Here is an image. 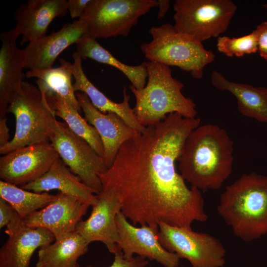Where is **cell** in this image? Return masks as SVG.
Returning a JSON list of instances; mask_svg holds the SVG:
<instances>
[{"instance_id":"obj_22","label":"cell","mask_w":267,"mask_h":267,"mask_svg":"<svg viewBox=\"0 0 267 267\" xmlns=\"http://www.w3.org/2000/svg\"><path fill=\"white\" fill-rule=\"evenodd\" d=\"M211 80L216 89L229 91L236 97L241 114L267 123V88L231 82L216 70L212 72Z\"/></svg>"},{"instance_id":"obj_33","label":"cell","mask_w":267,"mask_h":267,"mask_svg":"<svg viewBox=\"0 0 267 267\" xmlns=\"http://www.w3.org/2000/svg\"><path fill=\"white\" fill-rule=\"evenodd\" d=\"M6 117L0 118V147L7 144L10 140Z\"/></svg>"},{"instance_id":"obj_21","label":"cell","mask_w":267,"mask_h":267,"mask_svg":"<svg viewBox=\"0 0 267 267\" xmlns=\"http://www.w3.org/2000/svg\"><path fill=\"white\" fill-rule=\"evenodd\" d=\"M20 187L37 193L58 190L91 206L97 201V192L84 184L60 157L43 176Z\"/></svg>"},{"instance_id":"obj_3","label":"cell","mask_w":267,"mask_h":267,"mask_svg":"<svg viewBox=\"0 0 267 267\" xmlns=\"http://www.w3.org/2000/svg\"><path fill=\"white\" fill-rule=\"evenodd\" d=\"M217 211L233 234L245 242L267 234V176L243 174L226 187Z\"/></svg>"},{"instance_id":"obj_18","label":"cell","mask_w":267,"mask_h":267,"mask_svg":"<svg viewBox=\"0 0 267 267\" xmlns=\"http://www.w3.org/2000/svg\"><path fill=\"white\" fill-rule=\"evenodd\" d=\"M67 12L66 0H29L26 4L20 5L14 14L16 24L14 28L22 36L20 44L44 37L51 21Z\"/></svg>"},{"instance_id":"obj_31","label":"cell","mask_w":267,"mask_h":267,"mask_svg":"<svg viewBox=\"0 0 267 267\" xmlns=\"http://www.w3.org/2000/svg\"><path fill=\"white\" fill-rule=\"evenodd\" d=\"M258 41V51L261 57L267 61V21H263L255 29Z\"/></svg>"},{"instance_id":"obj_7","label":"cell","mask_w":267,"mask_h":267,"mask_svg":"<svg viewBox=\"0 0 267 267\" xmlns=\"http://www.w3.org/2000/svg\"><path fill=\"white\" fill-rule=\"evenodd\" d=\"M173 8L175 30L202 43L226 31L237 6L230 0H176Z\"/></svg>"},{"instance_id":"obj_35","label":"cell","mask_w":267,"mask_h":267,"mask_svg":"<svg viewBox=\"0 0 267 267\" xmlns=\"http://www.w3.org/2000/svg\"><path fill=\"white\" fill-rule=\"evenodd\" d=\"M262 6L267 9V3L263 4Z\"/></svg>"},{"instance_id":"obj_25","label":"cell","mask_w":267,"mask_h":267,"mask_svg":"<svg viewBox=\"0 0 267 267\" xmlns=\"http://www.w3.org/2000/svg\"><path fill=\"white\" fill-rule=\"evenodd\" d=\"M72 72L62 65L45 70H29L25 73L26 78H38L36 81L38 87L46 95L58 94L81 111L72 83Z\"/></svg>"},{"instance_id":"obj_14","label":"cell","mask_w":267,"mask_h":267,"mask_svg":"<svg viewBox=\"0 0 267 267\" xmlns=\"http://www.w3.org/2000/svg\"><path fill=\"white\" fill-rule=\"evenodd\" d=\"M6 227L8 238L0 249V267H30L35 251L55 240L49 230L29 227L20 217Z\"/></svg>"},{"instance_id":"obj_8","label":"cell","mask_w":267,"mask_h":267,"mask_svg":"<svg viewBox=\"0 0 267 267\" xmlns=\"http://www.w3.org/2000/svg\"><path fill=\"white\" fill-rule=\"evenodd\" d=\"M158 5L156 0H93L79 20L95 39L127 36L139 18Z\"/></svg>"},{"instance_id":"obj_10","label":"cell","mask_w":267,"mask_h":267,"mask_svg":"<svg viewBox=\"0 0 267 267\" xmlns=\"http://www.w3.org/2000/svg\"><path fill=\"white\" fill-rule=\"evenodd\" d=\"M66 165L97 194L102 190L98 175L108 169L104 158L64 122L56 121L49 141Z\"/></svg>"},{"instance_id":"obj_11","label":"cell","mask_w":267,"mask_h":267,"mask_svg":"<svg viewBox=\"0 0 267 267\" xmlns=\"http://www.w3.org/2000/svg\"><path fill=\"white\" fill-rule=\"evenodd\" d=\"M59 158L50 141L19 147L0 158V178L21 186L43 176Z\"/></svg>"},{"instance_id":"obj_2","label":"cell","mask_w":267,"mask_h":267,"mask_svg":"<svg viewBox=\"0 0 267 267\" xmlns=\"http://www.w3.org/2000/svg\"><path fill=\"white\" fill-rule=\"evenodd\" d=\"M233 146L226 131L218 125L199 126L186 137L178 159L180 174L200 191L219 189L231 174Z\"/></svg>"},{"instance_id":"obj_16","label":"cell","mask_w":267,"mask_h":267,"mask_svg":"<svg viewBox=\"0 0 267 267\" xmlns=\"http://www.w3.org/2000/svg\"><path fill=\"white\" fill-rule=\"evenodd\" d=\"M85 119L97 131L102 142L104 160L108 169L113 163L122 144L136 133L118 115L112 112L104 113L96 108L87 95L76 92Z\"/></svg>"},{"instance_id":"obj_12","label":"cell","mask_w":267,"mask_h":267,"mask_svg":"<svg viewBox=\"0 0 267 267\" xmlns=\"http://www.w3.org/2000/svg\"><path fill=\"white\" fill-rule=\"evenodd\" d=\"M116 223L119 235L117 248L121 250L125 258L130 259L137 254L155 261L164 267H178L179 257L166 250L160 243L159 228L148 225L136 226L121 212L116 217Z\"/></svg>"},{"instance_id":"obj_17","label":"cell","mask_w":267,"mask_h":267,"mask_svg":"<svg viewBox=\"0 0 267 267\" xmlns=\"http://www.w3.org/2000/svg\"><path fill=\"white\" fill-rule=\"evenodd\" d=\"M84 25L79 19L64 24L58 31L29 43L22 49L24 68L29 70L52 68L56 59L67 47L77 44L86 34Z\"/></svg>"},{"instance_id":"obj_13","label":"cell","mask_w":267,"mask_h":267,"mask_svg":"<svg viewBox=\"0 0 267 267\" xmlns=\"http://www.w3.org/2000/svg\"><path fill=\"white\" fill-rule=\"evenodd\" d=\"M96 195L97 201L90 216L78 224L76 231L89 244L102 242L114 254L119 240L116 217L121 212L122 203L117 194L110 189H103Z\"/></svg>"},{"instance_id":"obj_23","label":"cell","mask_w":267,"mask_h":267,"mask_svg":"<svg viewBox=\"0 0 267 267\" xmlns=\"http://www.w3.org/2000/svg\"><path fill=\"white\" fill-rule=\"evenodd\" d=\"M89 243L76 231L39 248L36 267H75Z\"/></svg>"},{"instance_id":"obj_29","label":"cell","mask_w":267,"mask_h":267,"mask_svg":"<svg viewBox=\"0 0 267 267\" xmlns=\"http://www.w3.org/2000/svg\"><path fill=\"white\" fill-rule=\"evenodd\" d=\"M114 255V261L112 264L108 267H146L149 264V260L139 256L130 259L125 258L122 252L118 248ZM75 267H94L91 265L81 266L79 264Z\"/></svg>"},{"instance_id":"obj_4","label":"cell","mask_w":267,"mask_h":267,"mask_svg":"<svg viewBox=\"0 0 267 267\" xmlns=\"http://www.w3.org/2000/svg\"><path fill=\"white\" fill-rule=\"evenodd\" d=\"M145 63L146 85L140 89L130 86L135 98L133 109L139 123L144 127L154 125L172 113L186 118L196 117V104L182 94L184 85L173 77L169 66L154 61Z\"/></svg>"},{"instance_id":"obj_30","label":"cell","mask_w":267,"mask_h":267,"mask_svg":"<svg viewBox=\"0 0 267 267\" xmlns=\"http://www.w3.org/2000/svg\"><path fill=\"white\" fill-rule=\"evenodd\" d=\"M18 217H20L12 206L0 197V228L6 226Z\"/></svg>"},{"instance_id":"obj_24","label":"cell","mask_w":267,"mask_h":267,"mask_svg":"<svg viewBox=\"0 0 267 267\" xmlns=\"http://www.w3.org/2000/svg\"><path fill=\"white\" fill-rule=\"evenodd\" d=\"M76 49L82 59L90 58L118 69L136 89H140L145 87L147 78L145 62L135 66L125 64L103 47L95 38L87 34L76 44Z\"/></svg>"},{"instance_id":"obj_15","label":"cell","mask_w":267,"mask_h":267,"mask_svg":"<svg viewBox=\"0 0 267 267\" xmlns=\"http://www.w3.org/2000/svg\"><path fill=\"white\" fill-rule=\"evenodd\" d=\"M90 206L69 195L58 192L54 200L34 212L24 220L29 227L49 230L55 239L76 231Z\"/></svg>"},{"instance_id":"obj_6","label":"cell","mask_w":267,"mask_h":267,"mask_svg":"<svg viewBox=\"0 0 267 267\" xmlns=\"http://www.w3.org/2000/svg\"><path fill=\"white\" fill-rule=\"evenodd\" d=\"M149 33L151 41L140 45L141 51L149 61L177 66L193 78L200 79L205 66L215 60L212 51L205 49L202 43L177 31L171 23L152 26Z\"/></svg>"},{"instance_id":"obj_20","label":"cell","mask_w":267,"mask_h":267,"mask_svg":"<svg viewBox=\"0 0 267 267\" xmlns=\"http://www.w3.org/2000/svg\"><path fill=\"white\" fill-rule=\"evenodd\" d=\"M19 36L14 29L0 35V118L6 117L10 100L26 77L22 50L16 44Z\"/></svg>"},{"instance_id":"obj_27","label":"cell","mask_w":267,"mask_h":267,"mask_svg":"<svg viewBox=\"0 0 267 267\" xmlns=\"http://www.w3.org/2000/svg\"><path fill=\"white\" fill-rule=\"evenodd\" d=\"M0 197L12 206L21 219H24L34 212L48 205L54 200L56 194L25 190L1 180Z\"/></svg>"},{"instance_id":"obj_34","label":"cell","mask_w":267,"mask_h":267,"mask_svg":"<svg viewBox=\"0 0 267 267\" xmlns=\"http://www.w3.org/2000/svg\"><path fill=\"white\" fill-rule=\"evenodd\" d=\"M157 17L158 19L162 18L166 14L170 7V0H159Z\"/></svg>"},{"instance_id":"obj_5","label":"cell","mask_w":267,"mask_h":267,"mask_svg":"<svg viewBox=\"0 0 267 267\" xmlns=\"http://www.w3.org/2000/svg\"><path fill=\"white\" fill-rule=\"evenodd\" d=\"M7 113L15 116V132L13 138L0 147V154L50 141L57 121L55 110L50 100L38 87L23 81L21 89L12 96Z\"/></svg>"},{"instance_id":"obj_19","label":"cell","mask_w":267,"mask_h":267,"mask_svg":"<svg viewBox=\"0 0 267 267\" xmlns=\"http://www.w3.org/2000/svg\"><path fill=\"white\" fill-rule=\"evenodd\" d=\"M72 57L73 63L62 58L59 59V62L61 65L66 67L72 72L75 80L73 84L74 91H80L86 93L92 105L101 112L115 113L136 132H142L145 127L139 123L133 109L130 105V96L127 94L126 88L125 87L123 89V100L122 102L116 103L112 101L88 79L83 69L82 59L77 51L73 53Z\"/></svg>"},{"instance_id":"obj_9","label":"cell","mask_w":267,"mask_h":267,"mask_svg":"<svg viewBox=\"0 0 267 267\" xmlns=\"http://www.w3.org/2000/svg\"><path fill=\"white\" fill-rule=\"evenodd\" d=\"M158 238L167 251L185 259L192 267H222L226 249L217 238L205 232L161 222Z\"/></svg>"},{"instance_id":"obj_1","label":"cell","mask_w":267,"mask_h":267,"mask_svg":"<svg viewBox=\"0 0 267 267\" xmlns=\"http://www.w3.org/2000/svg\"><path fill=\"white\" fill-rule=\"evenodd\" d=\"M200 122L199 118L169 114L136 132L98 175L102 189L117 194L121 212L133 224L158 228L163 222L192 229L194 222L208 220L201 191L189 188L176 168L186 137Z\"/></svg>"},{"instance_id":"obj_28","label":"cell","mask_w":267,"mask_h":267,"mask_svg":"<svg viewBox=\"0 0 267 267\" xmlns=\"http://www.w3.org/2000/svg\"><path fill=\"white\" fill-rule=\"evenodd\" d=\"M217 47L219 51L228 57H241L256 53L258 50L256 33L254 30L251 33L238 38L219 37Z\"/></svg>"},{"instance_id":"obj_26","label":"cell","mask_w":267,"mask_h":267,"mask_svg":"<svg viewBox=\"0 0 267 267\" xmlns=\"http://www.w3.org/2000/svg\"><path fill=\"white\" fill-rule=\"evenodd\" d=\"M47 96L51 100L55 116L62 119L75 134L86 140L103 158L102 142L95 128L80 115L77 109L58 94H51Z\"/></svg>"},{"instance_id":"obj_32","label":"cell","mask_w":267,"mask_h":267,"mask_svg":"<svg viewBox=\"0 0 267 267\" xmlns=\"http://www.w3.org/2000/svg\"><path fill=\"white\" fill-rule=\"evenodd\" d=\"M93 0H67V9L72 18H79L83 15Z\"/></svg>"}]
</instances>
